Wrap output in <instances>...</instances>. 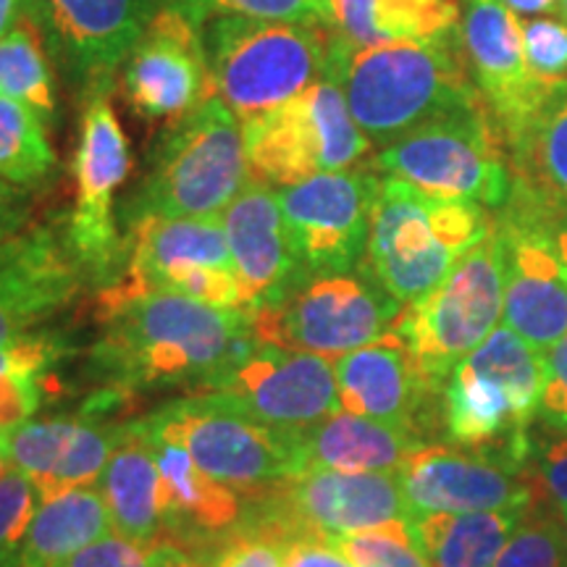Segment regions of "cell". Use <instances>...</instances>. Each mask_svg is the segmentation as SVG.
Masks as SVG:
<instances>
[{"instance_id":"3957f363","label":"cell","mask_w":567,"mask_h":567,"mask_svg":"<svg viewBox=\"0 0 567 567\" xmlns=\"http://www.w3.org/2000/svg\"><path fill=\"white\" fill-rule=\"evenodd\" d=\"M492 226L481 205L434 197L384 174L373 197L365 274L396 302L410 305L429 295Z\"/></svg>"},{"instance_id":"f907efd6","label":"cell","mask_w":567,"mask_h":567,"mask_svg":"<svg viewBox=\"0 0 567 567\" xmlns=\"http://www.w3.org/2000/svg\"><path fill=\"white\" fill-rule=\"evenodd\" d=\"M563 6H565V13H567V0H563Z\"/></svg>"},{"instance_id":"7dc6e473","label":"cell","mask_w":567,"mask_h":567,"mask_svg":"<svg viewBox=\"0 0 567 567\" xmlns=\"http://www.w3.org/2000/svg\"><path fill=\"white\" fill-rule=\"evenodd\" d=\"M551 239H555L559 260H563L565 268H567V213H563V216L557 218L555 229H551Z\"/></svg>"},{"instance_id":"d590c367","label":"cell","mask_w":567,"mask_h":567,"mask_svg":"<svg viewBox=\"0 0 567 567\" xmlns=\"http://www.w3.org/2000/svg\"><path fill=\"white\" fill-rule=\"evenodd\" d=\"M334 544L352 559L354 567H431L417 549L408 523L337 536Z\"/></svg>"},{"instance_id":"b9f144b4","label":"cell","mask_w":567,"mask_h":567,"mask_svg":"<svg viewBox=\"0 0 567 567\" xmlns=\"http://www.w3.org/2000/svg\"><path fill=\"white\" fill-rule=\"evenodd\" d=\"M153 549L111 530L59 567H151Z\"/></svg>"},{"instance_id":"8fae6325","label":"cell","mask_w":567,"mask_h":567,"mask_svg":"<svg viewBox=\"0 0 567 567\" xmlns=\"http://www.w3.org/2000/svg\"><path fill=\"white\" fill-rule=\"evenodd\" d=\"M213 402L271 429L300 431L342 413L329 358L252 342L203 389Z\"/></svg>"},{"instance_id":"2e32d148","label":"cell","mask_w":567,"mask_h":567,"mask_svg":"<svg viewBox=\"0 0 567 567\" xmlns=\"http://www.w3.org/2000/svg\"><path fill=\"white\" fill-rule=\"evenodd\" d=\"M402 494L410 517L423 513H488L547 505L534 473L463 446L425 444L402 465Z\"/></svg>"},{"instance_id":"603a6c76","label":"cell","mask_w":567,"mask_h":567,"mask_svg":"<svg viewBox=\"0 0 567 567\" xmlns=\"http://www.w3.org/2000/svg\"><path fill=\"white\" fill-rule=\"evenodd\" d=\"M80 292V266L53 231H19L0 243V344L30 334Z\"/></svg>"},{"instance_id":"7bdbcfd3","label":"cell","mask_w":567,"mask_h":567,"mask_svg":"<svg viewBox=\"0 0 567 567\" xmlns=\"http://www.w3.org/2000/svg\"><path fill=\"white\" fill-rule=\"evenodd\" d=\"M281 567H354L352 559L337 547L334 538L300 534L287 538Z\"/></svg>"},{"instance_id":"484cf974","label":"cell","mask_w":567,"mask_h":567,"mask_svg":"<svg viewBox=\"0 0 567 567\" xmlns=\"http://www.w3.org/2000/svg\"><path fill=\"white\" fill-rule=\"evenodd\" d=\"M97 488L109 507L113 534H122L145 547H158L166 528L161 473L151 442L134 421L122 429V439L97 481Z\"/></svg>"},{"instance_id":"ffe728a7","label":"cell","mask_w":567,"mask_h":567,"mask_svg":"<svg viewBox=\"0 0 567 567\" xmlns=\"http://www.w3.org/2000/svg\"><path fill=\"white\" fill-rule=\"evenodd\" d=\"M460 42L465 61L471 63L473 82L505 142L515 140L530 118L559 95L528 69L520 24L505 0H463Z\"/></svg>"},{"instance_id":"1f68e13d","label":"cell","mask_w":567,"mask_h":567,"mask_svg":"<svg viewBox=\"0 0 567 567\" xmlns=\"http://www.w3.org/2000/svg\"><path fill=\"white\" fill-rule=\"evenodd\" d=\"M53 166L55 153L40 113L0 90V179L32 187Z\"/></svg>"},{"instance_id":"8992f818","label":"cell","mask_w":567,"mask_h":567,"mask_svg":"<svg viewBox=\"0 0 567 567\" xmlns=\"http://www.w3.org/2000/svg\"><path fill=\"white\" fill-rule=\"evenodd\" d=\"M375 172L396 176L434 197L486 210L505 208L515 182L505 134L486 103L394 140L375 158Z\"/></svg>"},{"instance_id":"5bb4252c","label":"cell","mask_w":567,"mask_h":567,"mask_svg":"<svg viewBox=\"0 0 567 567\" xmlns=\"http://www.w3.org/2000/svg\"><path fill=\"white\" fill-rule=\"evenodd\" d=\"M379 176L371 172L316 174L276 189L289 243L305 274L352 271L365 252Z\"/></svg>"},{"instance_id":"7a4b0ae2","label":"cell","mask_w":567,"mask_h":567,"mask_svg":"<svg viewBox=\"0 0 567 567\" xmlns=\"http://www.w3.org/2000/svg\"><path fill=\"white\" fill-rule=\"evenodd\" d=\"M331 34V32H329ZM329 76L371 142L392 145L417 126L484 105L457 32L352 48L331 34Z\"/></svg>"},{"instance_id":"4dcf8cb0","label":"cell","mask_w":567,"mask_h":567,"mask_svg":"<svg viewBox=\"0 0 567 567\" xmlns=\"http://www.w3.org/2000/svg\"><path fill=\"white\" fill-rule=\"evenodd\" d=\"M513 176L567 208V90L507 142Z\"/></svg>"},{"instance_id":"5b68a950","label":"cell","mask_w":567,"mask_h":567,"mask_svg":"<svg viewBox=\"0 0 567 567\" xmlns=\"http://www.w3.org/2000/svg\"><path fill=\"white\" fill-rule=\"evenodd\" d=\"M247 182L243 122L221 97H210L168 130L132 221L221 216Z\"/></svg>"},{"instance_id":"e575fe53","label":"cell","mask_w":567,"mask_h":567,"mask_svg":"<svg viewBox=\"0 0 567 567\" xmlns=\"http://www.w3.org/2000/svg\"><path fill=\"white\" fill-rule=\"evenodd\" d=\"M161 9H172L197 27L216 19H279L300 21V24H321L326 21V0H158Z\"/></svg>"},{"instance_id":"60d3db41","label":"cell","mask_w":567,"mask_h":567,"mask_svg":"<svg viewBox=\"0 0 567 567\" xmlns=\"http://www.w3.org/2000/svg\"><path fill=\"white\" fill-rule=\"evenodd\" d=\"M536 436L534 455H530V473H534L544 502L557 509H567V434Z\"/></svg>"},{"instance_id":"ac0fdd59","label":"cell","mask_w":567,"mask_h":567,"mask_svg":"<svg viewBox=\"0 0 567 567\" xmlns=\"http://www.w3.org/2000/svg\"><path fill=\"white\" fill-rule=\"evenodd\" d=\"M124 90L134 111L172 124L216 97L203 27L172 9L155 11L124 63Z\"/></svg>"},{"instance_id":"277c9868","label":"cell","mask_w":567,"mask_h":567,"mask_svg":"<svg viewBox=\"0 0 567 567\" xmlns=\"http://www.w3.org/2000/svg\"><path fill=\"white\" fill-rule=\"evenodd\" d=\"M331 34L321 24L216 19L205 32L216 97L247 124L329 76Z\"/></svg>"},{"instance_id":"8d00e7d4","label":"cell","mask_w":567,"mask_h":567,"mask_svg":"<svg viewBox=\"0 0 567 567\" xmlns=\"http://www.w3.org/2000/svg\"><path fill=\"white\" fill-rule=\"evenodd\" d=\"M42 496L21 473L6 467L0 473V567H19L21 547Z\"/></svg>"},{"instance_id":"836d02e7","label":"cell","mask_w":567,"mask_h":567,"mask_svg":"<svg viewBox=\"0 0 567 567\" xmlns=\"http://www.w3.org/2000/svg\"><path fill=\"white\" fill-rule=\"evenodd\" d=\"M494 567H567V530L559 509L551 505L530 509Z\"/></svg>"},{"instance_id":"4316f807","label":"cell","mask_w":567,"mask_h":567,"mask_svg":"<svg viewBox=\"0 0 567 567\" xmlns=\"http://www.w3.org/2000/svg\"><path fill=\"white\" fill-rule=\"evenodd\" d=\"M455 0H326L323 27L352 48L429 40L455 32Z\"/></svg>"},{"instance_id":"44dd1931","label":"cell","mask_w":567,"mask_h":567,"mask_svg":"<svg viewBox=\"0 0 567 567\" xmlns=\"http://www.w3.org/2000/svg\"><path fill=\"white\" fill-rule=\"evenodd\" d=\"M124 425L84 417H45L0 431V460L40 488L42 499L97 486Z\"/></svg>"},{"instance_id":"52a82bcc","label":"cell","mask_w":567,"mask_h":567,"mask_svg":"<svg viewBox=\"0 0 567 567\" xmlns=\"http://www.w3.org/2000/svg\"><path fill=\"white\" fill-rule=\"evenodd\" d=\"M505 239L492 226L429 295L402 308L394 331L434 384L444 386L450 373L496 329L505 310Z\"/></svg>"},{"instance_id":"9a60e30c","label":"cell","mask_w":567,"mask_h":567,"mask_svg":"<svg viewBox=\"0 0 567 567\" xmlns=\"http://www.w3.org/2000/svg\"><path fill=\"white\" fill-rule=\"evenodd\" d=\"M130 166V142L111 109L109 95H95L84 111L74 163L76 200L63 243L76 266L101 281H116L113 271L118 268L122 243L113 221V195L118 184H124Z\"/></svg>"},{"instance_id":"9c48e42d","label":"cell","mask_w":567,"mask_h":567,"mask_svg":"<svg viewBox=\"0 0 567 567\" xmlns=\"http://www.w3.org/2000/svg\"><path fill=\"white\" fill-rule=\"evenodd\" d=\"M402 308L365 271L305 274L250 323L255 342L339 360L392 331Z\"/></svg>"},{"instance_id":"74e56055","label":"cell","mask_w":567,"mask_h":567,"mask_svg":"<svg viewBox=\"0 0 567 567\" xmlns=\"http://www.w3.org/2000/svg\"><path fill=\"white\" fill-rule=\"evenodd\" d=\"M528 69L549 90H567V24L557 19H528L520 24Z\"/></svg>"},{"instance_id":"bcb514c9","label":"cell","mask_w":567,"mask_h":567,"mask_svg":"<svg viewBox=\"0 0 567 567\" xmlns=\"http://www.w3.org/2000/svg\"><path fill=\"white\" fill-rule=\"evenodd\" d=\"M24 13H30V0H0V38L11 32Z\"/></svg>"},{"instance_id":"ee69618b","label":"cell","mask_w":567,"mask_h":567,"mask_svg":"<svg viewBox=\"0 0 567 567\" xmlns=\"http://www.w3.org/2000/svg\"><path fill=\"white\" fill-rule=\"evenodd\" d=\"M24 218H27L24 195H21L11 182L0 179V243L13 237V234H19Z\"/></svg>"},{"instance_id":"7402d4cb","label":"cell","mask_w":567,"mask_h":567,"mask_svg":"<svg viewBox=\"0 0 567 567\" xmlns=\"http://www.w3.org/2000/svg\"><path fill=\"white\" fill-rule=\"evenodd\" d=\"M221 224L237 271L239 310L247 316L281 300L305 276L289 243L279 193L271 184L247 182L221 213Z\"/></svg>"},{"instance_id":"7c38bea8","label":"cell","mask_w":567,"mask_h":567,"mask_svg":"<svg viewBox=\"0 0 567 567\" xmlns=\"http://www.w3.org/2000/svg\"><path fill=\"white\" fill-rule=\"evenodd\" d=\"M410 507L396 473L308 471L274 492L255 496L252 523L300 534L347 536L408 523Z\"/></svg>"},{"instance_id":"4fadbf2b","label":"cell","mask_w":567,"mask_h":567,"mask_svg":"<svg viewBox=\"0 0 567 567\" xmlns=\"http://www.w3.org/2000/svg\"><path fill=\"white\" fill-rule=\"evenodd\" d=\"M134 287L166 289L216 308H239V284L221 216L132 221L124 276Z\"/></svg>"},{"instance_id":"ab89813d","label":"cell","mask_w":567,"mask_h":567,"mask_svg":"<svg viewBox=\"0 0 567 567\" xmlns=\"http://www.w3.org/2000/svg\"><path fill=\"white\" fill-rule=\"evenodd\" d=\"M547 431L567 434V334L542 352V396L538 417Z\"/></svg>"},{"instance_id":"ba28073f","label":"cell","mask_w":567,"mask_h":567,"mask_svg":"<svg viewBox=\"0 0 567 567\" xmlns=\"http://www.w3.org/2000/svg\"><path fill=\"white\" fill-rule=\"evenodd\" d=\"M155 436L184 446L208 476L239 494H268L302 476L295 431L264 425L195 392L140 417Z\"/></svg>"},{"instance_id":"f6af8a7d","label":"cell","mask_w":567,"mask_h":567,"mask_svg":"<svg viewBox=\"0 0 567 567\" xmlns=\"http://www.w3.org/2000/svg\"><path fill=\"white\" fill-rule=\"evenodd\" d=\"M151 567H210L208 563H203L195 551L176 547V544L163 542L153 549L151 557Z\"/></svg>"},{"instance_id":"d6a6232c","label":"cell","mask_w":567,"mask_h":567,"mask_svg":"<svg viewBox=\"0 0 567 567\" xmlns=\"http://www.w3.org/2000/svg\"><path fill=\"white\" fill-rule=\"evenodd\" d=\"M0 90L38 111L42 122L53 118V74L40 34L30 24H17L0 38Z\"/></svg>"},{"instance_id":"6da1fadb","label":"cell","mask_w":567,"mask_h":567,"mask_svg":"<svg viewBox=\"0 0 567 567\" xmlns=\"http://www.w3.org/2000/svg\"><path fill=\"white\" fill-rule=\"evenodd\" d=\"M101 337L90 350V373L101 396L197 386L203 392L255 342L250 316L216 308L166 289L116 279L101 295Z\"/></svg>"},{"instance_id":"d6986e66","label":"cell","mask_w":567,"mask_h":567,"mask_svg":"<svg viewBox=\"0 0 567 567\" xmlns=\"http://www.w3.org/2000/svg\"><path fill=\"white\" fill-rule=\"evenodd\" d=\"M334 371L344 413L402 425L425 442L436 425H444V386L425 375L394 329L360 350L342 354Z\"/></svg>"},{"instance_id":"f1b7e54d","label":"cell","mask_w":567,"mask_h":567,"mask_svg":"<svg viewBox=\"0 0 567 567\" xmlns=\"http://www.w3.org/2000/svg\"><path fill=\"white\" fill-rule=\"evenodd\" d=\"M109 534L111 515L101 488H71L40 502L21 547L19 567H59Z\"/></svg>"},{"instance_id":"30bf717a","label":"cell","mask_w":567,"mask_h":567,"mask_svg":"<svg viewBox=\"0 0 567 567\" xmlns=\"http://www.w3.org/2000/svg\"><path fill=\"white\" fill-rule=\"evenodd\" d=\"M252 179L292 187L316 174L347 172L371 151L339 84L323 76L279 109L243 124Z\"/></svg>"},{"instance_id":"f35d334b","label":"cell","mask_w":567,"mask_h":567,"mask_svg":"<svg viewBox=\"0 0 567 567\" xmlns=\"http://www.w3.org/2000/svg\"><path fill=\"white\" fill-rule=\"evenodd\" d=\"M287 536L279 530L247 520L218 547L210 567H281Z\"/></svg>"},{"instance_id":"f546056e","label":"cell","mask_w":567,"mask_h":567,"mask_svg":"<svg viewBox=\"0 0 567 567\" xmlns=\"http://www.w3.org/2000/svg\"><path fill=\"white\" fill-rule=\"evenodd\" d=\"M66 354V342L51 331H30L0 344V431L32 421Z\"/></svg>"},{"instance_id":"d4e9b609","label":"cell","mask_w":567,"mask_h":567,"mask_svg":"<svg viewBox=\"0 0 567 567\" xmlns=\"http://www.w3.org/2000/svg\"><path fill=\"white\" fill-rule=\"evenodd\" d=\"M295 439L302 473H400L402 465L429 444L402 425L381 423L344 410L295 431Z\"/></svg>"},{"instance_id":"e0dca14e","label":"cell","mask_w":567,"mask_h":567,"mask_svg":"<svg viewBox=\"0 0 567 567\" xmlns=\"http://www.w3.org/2000/svg\"><path fill=\"white\" fill-rule=\"evenodd\" d=\"M71 80L92 97L111 90L147 19L151 0H30V13Z\"/></svg>"},{"instance_id":"83f0119b","label":"cell","mask_w":567,"mask_h":567,"mask_svg":"<svg viewBox=\"0 0 567 567\" xmlns=\"http://www.w3.org/2000/svg\"><path fill=\"white\" fill-rule=\"evenodd\" d=\"M526 509L488 513H423L408 520L431 567H494Z\"/></svg>"},{"instance_id":"c3c4849f","label":"cell","mask_w":567,"mask_h":567,"mask_svg":"<svg viewBox=\"0 0 567 567\" xmlns=\"http://www.w3.org/2000/svg\"><path fill=\"white\" fill-rule=\"evenodd\" d=\"M559 515H563V523H565V530H567V509H559Z\"/></svg>"},{"instance_id":"cb8c5ba5","label":"cell","mask_w":567,"mask_h":567,"mask_svg":"<svg viewBox=\"0 0 567 567\" xmlns=\"http://www.w3.org/2000/svg\"><path fill=\"white\" fill-rule=\"evenodd\" d=\"M134 423L140 425V421ZM140 431L151 442L161 473L163 517H166L163 542L193 551L197 544L224 542L243 526L247 515L243 494L208 476L184 446L155 436L142 425Z\"/></svg>"},{"instance_id":"681fc988","label":"cell","mask_w":567,"mask_h":567,"mask_svg":"<svg viewBox=\"0 0 567 567\" xmlns=\"http://www.w3.org/2000/svg\"><path fill=\"white\" fill-rule=\"evenodd\" d=\"M6 471V465H3V460H0V473H3Z\"/></svg>"}]
</instances>
